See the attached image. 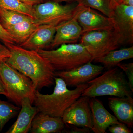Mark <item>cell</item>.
<instances>
[{
	"instance_id": "obj_1",
	"label": "cell",
	"mask_w": 133,
	"mask_h": 133,
	"mask_svg": "<svg viewBox=\"0 0 133 133\" xmlns=\"http://www.w3.org/2000/svg\"><path fill=\"white\" fill-rule=\"evenodd\" d=\"M4 44L11 53L6 62L30 79L36 89L54 84L56 71L37 51L26 49L15 44Z\"/></svg>"
},
{
	"instance_id": "obj_2",
	"label": "cell",
	"mask_w": 133,
	"mask_h": 133,
	"mask_svg": "<svg viewBox=\"0 0 133 133\" xmlns=\"http://www.w3.org/2000/svg\"><path fill=\"white\" fill-rule=\"evenodd\" d=\"M55 88L51 94H42L36 89L33 104L39 112L62 118L66 109L81 97L88 84L85 83L70 90L64 81L57 77H55Z\"/></svg>"
},
{
	"instance_id": "obj_3",
	"label": "cell",
	"mask_w": 133,
	"mask_h": 133,
	"mask_svg": "<svg viewBox=\"0 0 133 133\" xmlns=\"http://www.w3.org/2000/svg\"><path fill=\"white\" fill-rule=\"evenodd\" d=\"M88 84L81 96L95 98L104 96L115 97H132L128 82L123 72L114 67L87 83Z\"/></svg>"
},
{
	"instance_id": "obj_4",
	"label": "cell",
	"mask_w": 133,
	"mask_h": 133,
	"mask_svg": "<svg viewBox=\"0 0 133 133\" xmlns=\"http://www.w3.org/2000/svg\"><path fill=\"white\" fill-rule=\"evenodd\" d=\"M36 51L48 60L56 71L70 70L93 61L91 56L80 43L65 44L56 49Z\"/></svg>"
},
{
	"instance_id": "obj_5",
	"label": "cell",
	"mask_w": 133,
	"mask_h": 133,
	"mask_svg": "<svg viewBox=\"0 0 133 133\" xmlns=\"http://www.w3.org/2000/svg\"><path fill=\"white\" fill-rule=\"evenodd\" d=\"M0 77L5 86L7 97L19 106L25 98L29 99L33 104L36 88L30 79L6 61L0 63Z\"/></svg>"
},
{
	"instance_id": "obj_6",
	"label": "cell",
	"mask_w": 133,
	"mask_h": 133,
	"mask_svg": "<svg viewBox=\"0 0 133 133\" xmlns=\"http://www.w3.org/2000/svg\"><path fill=\"white\" fill-rule=\"evenodd\" d=\"M80 43L88 51L92 61L116 50L121 44L120 36L115 27L83 33Z\"/></svg>"
},
{
	"instance_id": "obj_7",
	"label": "cell",
	"mask_w": 133,
	"mask_h": 133,
	"mask_svg": "<svg viewBox=\"0 0 133 133\" xmlns=\"http://www.w3.org/2000/svg\"><path fill=\"white\" fill-rule=\"evenodd\" d=\"M62 5L51 1L33 6V18L38 25L47 24L56 27L72 19L74 10L78 3L76 1Z\"/></svg>"
},
{
	"instance_id": "obj_8",
	"label": "cell",
	"mask_w": 133,
	"mask_h": 133,
	"mask_svg": "<svg viewBox=\"0 0 133 133\" xmlns=\"http://www.w3.org/2000/svg\"><path fill=\"white\" fill-rule=\"evenodd\" d=\"M75 18L82 28L83 33L113 28L112 18L102 15L90 7L78 4L74 10Z\"/></svg>"
},
{
	"instance_id": "obj_9",
	"label": "cell",
	"mask_w": 133,
	"mask_h": 133,
	"mask_svg": "<svg viewBox=\"0 0 133 133\" xmlns=\"http://www.w3.org/2000/svg\"><path fill=\"white\" fill-rule=\"evenodd\" d=\"M90 99L89 97L81 96L74 101L62 116L64 124L87 128L91 130L92 122Z\"/></svg>"
},
{
	"instance_id": "obj_10",
	"label": "cell",
	"mask_w": 133,
	"mask_h": 133,
	"mask_svg": "<svg viewBox=\"0 0 133 133\" xmlns=\"http://www.w3.org/2000/svg\"><path fill=\"white\" fill-rule=\"evenodd\" d=\"M105 67L92 64L91 61L69 71H56L55 76L61 78L67 86L77 87L87 83L101 74Z\"/></svg>"
},
{
	"instance_id": "obj_11",
	"label": "cell",
	"mask_w": 133,
	"mask_h": 133,
	"mask_svg": "<svg viewBox=\"0 0 133 133\" xmlns=\"http://www.w3.org/2000/svg\"><path fill=\"white\" fill-rule=\"evenodd\" d=\"M112 18L120 36L121 44H132L133 6L123 4L117 5L114 9Z\"/></svg>"
},
{
	"instance_id": "obj_12",
	"label": "cell",
	"mask_w": 133,
	"mask_h": 133,
	"mask_svg": "<svg viewBox=\"0 0 133 133\" xmlns=\"http://www.w3.org/2000/svg\"><path fill=\"white\" fill-rule=\"evenodd\" d=\"M90 105L92 118L91 130L94 132L106 133L109 126L120 122L107 110L102 102L96 97L90 98Z\"/></svg>"
},
{
	"instance_id": "obj_13",
	"label": "cell",
	"mask_w": 133,
	"mask_h": 133,
	"mask_svg": "<svg viewBox=\"0 0 133 133\" xmlns=\"http://www.w3.org/2000/svg\"><path fill=\"white\" fill-rule=\"evenodd\" d=\"M56 32V27L40 25L25 42L19 45L22 48L37 51L50 46Z\"/></svg>"
},
{
	"instance_id": "obj_14",
	"label": "cell",
	"mask_w": 133,
	"mask_h": 133,
	"mask_svg": "<svg viewBox=\"0 0 133 133\" xmlns=\"http://www.w3.org/2000/svg\"><path fill=\"white\" fill-rule=\"evenodd\" d=\"M83 34L82 28L74 18L56 27L54 39L50 47L54 48L65 44H76Z\"/></svg>"
},
{
	"instance_id": "obj_15",
	"label": "cell",
	"mask_w": 133,
	"mask_h": 133,
	"mask_svg": "<svg viewBox=\"0 0 133 133\" xmlns=\"http://www.w3.org/2000/svg\"><path fill=\"white\" fill-rule=\"evenodd\" d=\"M28 98L22 100L18 118L6 133H27L29 132L33 118L39 112L35 106L32 105Z\"/></svg>"
},
{
	"instance_id": "obj_16",
	"label": "cell",
	"mask_w": 133,
	"mask_h": 133,
	"mask_svg": "<svg viewBox=\"0 0 133 133\" xmlns=\"http://www.w3.org/2000/svg\"><path fill=\"white\" fill-rule=\"evenodd\" d=\"M110 109L119 121L130 128L133 127V99L132 97L108 98Z\"/></svg>"
},
{
	"instance_id": "obj_17",
	"label": "cell",
	"mask_w": 133,
	"mask_h": 133,
	"mask_svg": "<svg viewBox=\"0 0 133 133\" xmlns=\"http://www.w3.org/2000/svg\"><path fill=\"white\" fill-rule=\"evenodd\" d=\"M65 124L61 117H54L39 112L33 118L29 131L32 133H61Z\"/></svg>"
},
{
	"instance_id": "obj_18",
	"label": "cell",
	"mask_w": 133,
	"mask_h": 133,
	"mask_svg": "<svg viewBox=\"0 0 133 133\" xmlns=\"http://www.w3.org/2000/svg\"><path fill=\"white\" fill-rule=\"evenodd\" d=\"M39 25L34 19L24 21L13 25L6 30L18 45L22 43L29 38Z\"/></svg>"
},
{
	"instance_id": "obj_19",
	"label": "cell",
	"mask_w": 133,
	"mask_h": 133,
	"mask_svg": "<svg viewBox=\"0 0 133 133\" xmlns=\"http://www.w3.org/2000/svg\"><path fill=\"white\" fill-rule=\"evenodd\" d=\"M133 58V46L118 50H114L103 56L94 59L95 62L101 63L105 67L110 68L117 66L122 61Z\"/></svg>"
},
{
	"instance_id": "obj_20",
	"label": "cell",
	"mask_w": 133,
	"mask_h": 133,
	"mask_svg": "<svg viewBox=\"0 0 133 133\" xmlns=\"http://www.w3.org/2000/svg\"><path fill=\"white\" fill-rule=\"evenodd\" d=\"M33 19L27 15L0 8V23L5 30L24 21Z\"/></svg>"
},
{
	"instance_id": "obj_21",
	"label": "cell",
	"mask_w": 133,
	"mask_h": 133,
	"mask_svg": "<svg viewBox=\"0 0 133 133\" xmlns=\"http://www.w3.org/2000/svg\"><path fill=\"white\" fill-rule=\"evenodd\" d=\"M79 4L97 10L112 18L114 14L111 0H75Z\"/></svg>"
},
{
	"instance_id": "obj_22",
	"label": "cell",
	"mask_w": 133,
	"mask_h": 133,
	"mask_svg": "<svg viewBox=\"0 0 133 133\" xmlns=\"http://www.w3.org/2000/svg\"><path fill=\"white\" fill-rule=\"evenodd\" d=\"M21 108L0 100V132L10 120L16 116Z\"/></svg>"
},
{
	"instance_id": "obj_23",
	"label": "cell",
	"mask_w": 133,
	"mask_h": 133,
	"mask_svg": "<svg viewBox=\"0 0 133 133\" xmlns=\"http://www.w3.org/2000/svg\"><path fill=\"white\" fill-rule=\"evenodd\" d=\"M0 8L22 13L33 18V6L19 0H0Z\"/></svg>"
},
{
	"instance_id": "obj_24",
	"label": "cell",
	"mask_w": 133,
	"mask_h": 133,
	"mask_svg": "<svg viewBox=\"0 0 133 133\" xmlns=\"http://www.w3.org/2000/svg\"><path fill=\"white\" fill-rule=\"evenodd\" d=\"M117 66L120 68L126 73L128 79L129 86L132 91H133V63H119Z\"/></svg>"
},
{
	"instance_id": "obj_25",
	"label": "cell",
	"mask_w": 133,
	"mask_h": 133,
	"mask_svg": "<svg viewBox=\"0 0 133 133\" xmlns=\"http://www.w3.org/2000/svg\"><path fill=\"white\" fill-rule=\"evenodd\" d=\"M108 131L112 133H131L132 131L125 124L120 122L114 124L108 128Z\"/></svg>"
},
{
	"instance_id": "obj_26",
	"label": "cell",
	"mask_w": 133,
	"mask_h": 133,
	"mask_svg": "<svg viewBox=\"0 0 133 133\" xmlns=\"http://www.w3.org/2000/svg\"><path fill=\"white\" fill-rule=\"evenodd\" d=\"M0 41L6 44H15L14 39L0 23Z\"/></svg>"
},
{
	"instance_id": "obj_27",
	"label": "cell",
	"mask_w": 133,
	"mask_h": 133,
	"mask_svg": "<svg viewBox=\"0 0 133 133\" xmlns=\"http://www.w3.org/2000/svg\"><path fill=\"white\" fill-rule=\"evenodd\" d=\"M10 55L11 53L9 49L0 42V63L6 61Z\"/></svg>"
},
{
	"instance_id": "obj_28",
	"label": "cell",
	"mask_w": 133,
	"mask_h": 133,
	"mask_svg": "<svg viewBox=\"0 0 133 133\" xmlns=\"http://www.w3.org/2000/svg\"><path fill=\"white\" fill-rule=\"evenodd\" d=\"M74 128L72 127L71 132V133H90V129L87 128L83 127V128H78V127L73 125Z\"/></svg>"
},
{
	"instance_id": "obj_29",
	"label": "cell",
	"mask_w": 133,
	"mask_h": 133,
	"mask_svg": "<svg viewBox=\"0 0 133 133\" xmlns=\"http://www.w3.org/2000/svg\"><path fill=\"white\" fill-rule=\"evenodd\" d=\"M24 3L33 6L36 5L44 2L45 0H19Z\"/></svg>"
},
{
	"instance_id": "obj_30",
	"label": "cell",
	"mask_w": 133,
	"mask_h": 133,
	"mask_svg": "<svg viewBox=\"0 0 133 133\" xmlns=\"http://www.w3.org/2000/svg\"><path fill=\"white\" fill-rule=\"evenodd\" d=\"M0 94L5 95L6 97L7 95L5 86L3 83L1 77H0Z\"/></svg>"
},
{
	"instance_id": "obj_31",
	"label": "cell",
	"mask_w": 133,
	"mask_h": 133,
	"mask_svg": "<svg viewBox=\"0 0 133 133\" xmlns=\"http://www.w3.org/2000/svg\"><path fill=\"white\" fill-rule=\"evenodd\" d=\"M121 4L133 6V0H122Z\"/></svg>"
},
{
	"instance_id": "obj_32",
	"label": "cell",
	"mask_w": 133,
	"mask_h": 133,
	"mask_svg": "<svg viewBox=\"0 0 133 133\" xmlns=\"http://www.w3.org/2000/svg\"><path fill=\"white\" fill-rule=\"evenodd\" d=\"M112 6L114 9L117 5L121 4L122 0H111Z\"/></svg>"
},
{
	"instance_id": "obj_33",
	"label": "cell",
	"mask_w": 133,
	"mask_h": 133,
	"mask_svg": "<svg viewBox=\"0 0 133 133\" xmlns=\"http://www.w3.org/2000/svg\"><path fill=\"white\" fill-rule=\"evenodd\" d=\"M51 1H55L58 2H75V0H51Z\"/></svg>"
}]
</instances>
